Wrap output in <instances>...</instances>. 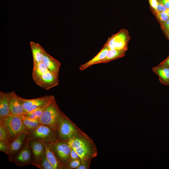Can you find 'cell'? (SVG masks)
<instances>
[{
  "mask_svg": "<svg viewBox=\"0 0 169 169\" xmlns=\"http://www.w3.org/2000/svg\"><path fill=\"white\" fill-rule=\"evenodd\" d=\"M67 141L70 147L79 155L82 164L90 165L91 159L97 156L95 143L84 133L74 136Z\"/></svg>",
  "mask_w": 169,
  "mask_h": 169,
  "instance_id": "1",
  "label": "cell"
},
{
  "mask_svg": "<svg viewBox=\"0 0 169 169\" xmlns=\"http://www.w3.org/2000/svg\"><path fill=\"white\" fill-rule=\"evenodd\" d=\"M59 75L49 71L43 62L33 64L32 77L35 84L46 90L58 85Z\"/></svg>",
  "mask_w": 169,
  "mask_h": 169,
  "instance_id": "2",
  "label": "cell"
},
{
  "mask_svg": "<svg viewBox=\"0 0 169 169\" xmlns=\"http://www.w3.org/2000/svg\"><path fill=\"white\" fill-rule=\"evenodd\" d=\"M0 120V125L6 131L11 143L22 132H29L23 125L20 116L10 114Z\"/></svg>",
  "mask_w": 169,
  "mask_h": 169,
  "instance_id": "3",
  "label": "cell"
},
{
  "mask_svg": "<svg viewBox=\"0 0 169 169\" xmlns=\"http://www.w3.org/2000/svg\"><path fill=\"white\" fill-rule=\"evenodd\" d=\"M84 133L62 112L58 119L56 132L58 140L67 141Z\"/></svg>",
  "mask_w": 169,
  "mask_h": 169,
  "instance_id": "4",
  "label": "cell"
},
{
  "mask_svg": "<svg viewBox=\"0 0 169 169\" xmlns=\"http://www.w3.org/2000/svg\"><path fill=\"white\" fill-rule=\"evenodd\" d=\"M61 112L54 99L47 106L39 121L41 124L47 125L56 133L58 119Z\"/></svg>",
  "mask_w": 169,
  "mask_h": 169,
  "instance_id": "5",
  "label": "cell"
},
{
  "mask_svg": "<svg viewBox=\"0 0 169 169\" xmlns=\"http://www.w3.org/2000/svg\"><path fill=\"white\" fill-rule=\"evenodd\" d=\"M28 136L30 138L49 144L58 140L56 133L49 126L42 124L30 131Z\"/></svg>",
  "mask_w": 169,
  "mask_h": 169,
  "instance_id": "6",
  "label": "cell"
},
{
  "mask_svg": "<svg viewBox=\"0 0 169 169\" xmlns=\"http://www.w3.org/2000/svg\"><path fill=\"white\" fill-rule=\"evenodd\" d=\"M130 39L128 31L125 29H121L118 33L108 38L104 45L109 49H128V44Z\"/></svg>",
  "mask_w": 169,
  "mask_h": 169,
  "instance_id": "7",
  "label": "cell"
},
{
  "mask_svg": "<svg viewBox=\"0 0 169 169\" xmlns=\"http://www.w3.org/2000/svg\"><path fill=\"white\" fill-rule=\"evenodd\" d=\"M49 144L57 157L65 168L70 161L71 148L67 141L58 140Z\"/></svg>",
  "mask_w": 169,
  "mask_h": 169,
  "instance_id": "8",
  "label": "cell"
},
{
  "mask_svg": "<svg viewBox=\"0 0 169 169\" xmlns=\"http://www.w3.org/2000/svg\"><path fill=\"white\" fill-rule=\"evenodd\" d=\"M18 166L32 164V156L28 135L26 141L21 150L16 155L9 159Z\"/></svg>",
  "mask_w": 169,
  "mask_h": 169,
  "instance_id": "9",
  "label": "cell"
},
{
  "mask_svg": "<svg viewBox=\"0 0 169 169\" xmlns=\"http://www.w3.org/2000/svg\"><path fill=\"white\" fill-rule=\"evenodd\" d=\"M17 97L23 105L26 114L38 107L48 104L54 99L53 95H45L31 99H25L18 95Z\"/></svg>",
  "mask_w": 169,
  "mask_h": 169,
  "instance_id": "10",
  "label": "cell"
},
{
  "mask_svg": "<svg viewBox=\"0 0 169 169\" xmlns=\"http://www.w3.org/2000/svg\"><path fill=\"white\" fill-rule=\"evenodd\" d=\"M29 140L32 153V164L39 168L42 159L45 154L44 146L40 141L30 138Z\"/></svg>",
  "mask_w": 169,
  "mask_h": 169,
  "instance_id": "11",
  "label": "cell"
},
{
  "mask_svg": "<svg viewBox=\"0 0 169 169\" xmlns=\"http://www.w3.org/2000/svg\"><path fill=\"white\" fill-rule=\"evenodd\" d=\"M28 134L25 132H22L11 143L6 153L9 159L21 150L26 141Z\"/></svg>",
  "mask_w": 169,
  "mask_h": 169,
  "instance_id": "12",
  "label": "cell"
},
{
  "mask_svg": "<svg viewBox=\"0 0 169 169\" xmlns=\"http://www.w3.org/2000/svg\"><path fill=\"white\" fill-rule=\"evenodd\" d=\"M9 108L11 114L12 115L20 116L26 114L23 105L18 100L17 95L14 91L11 92Z\"/></svg>",
  "mask_w": 169,
  "mask_h": 169,
  "instance_id": "13",
  "label": "cell"
},
{
  "mask_svg": "<svg viewBox=\"0 0 169 169\" xmlns=\"http://www.w3.org/2000/svg\"><path fill=\"white\" fill-rule=\"evenodd\" d=\"M42 142L44 146L46 157L53 166L54 169L64 168V166L57 157L50 145L46 142Z\"/></svg>",
  "mask_w": 169,
  "mask_h": 169,
  "instance_id": "14",
  "label": "cell"
},
{
  "mask_svg": "<svg viewBox=\"0 0 169 169\" xmlns=\"http://www.w3.org/2000/svg\"><path fill=\"white\" fill-rule=\"evenodd\" d=\"M11 92H0V119L11 114L9 101Z\"/></svg>",
  "mask_w": 169,
  "mask_h": 169,
  "instance_id": "15",
  "label": "cell"
},
{
  "mask_svg": "<svg viewBox=\"0 0 169 169\" xmlns=\"http://www.w3.org/2000/svg\"><path fill=\"white\" fill-rule=\"evenodd\" d=\"M109 49L107 46L104 45L97 54L90 61L81 65L79 68V69L83 70L93 65L99 64L101 61L105 58Z\"/></svg>",
  "mask_w": 169,
  "mask_h": 169,
  "instance_id": "16",
  "label": "cell"
},
{
  "mask_svg": "<svg viewBox=\"0 0 169 169\" xmlns=\"http://www.w3.org/2000/svg\"><path fill=\"white\" fill-rule=\"evenodd\" d=\"M43 62L49 71L55 74L59 75L60 63L46 51L44 54Z\"/></svg>",
  "mask_w": 169,
  "mask_h": 169,
  "instance_id": "17",
  "label": "cell"
},
{
  "mask_svg": "<svg viewBox=\"0 0 169 169\" xmlns=\"http://www.w3.org/2000/svg\"><path fill=\"white\" fill-rule=\"evenodd\" d=\"M30 45L32 54L33 64L43 62L46 51L39 44L34 42H30Z\"/></svg>",
  "mask_w": 169,
  "mask_h": 169,
  "instance_id": "18",
  "label": "cell"
},
{
  "mask_svg": "<svg viewBox=\"0 0 169 169\" xmlns=\"http://www.w3.org/2000/svg\"><path fill=\"white\" fill-rule=\"evenodd\" d=\"M152 70L159 77L160 82L162 84L169 85V68L159 64L153 67Z\"/></svg>",
  "mask_w": 169,
  "mask_h": 169,
  "instance_id": "19",
  "label": "cell"
},
{
  "mask_svg": "<svg viewBox=\"0 0 169 169\" xmlns=\"http://www.w3.org/2000/svg\"><path fill=\"white\" fill-rule=\"evenodd\" d=\"M127 50V49L120 50L109 49L105 58L101 61L99 64L107 63L122 57L125 55L126 52Z\"/></svg>",
  "mask_w": 169,
  "mask_h": 169,
  "instance_id": "20",
  "label": "cell"
},
{
  "mask_svg": "<svg viewBox=\"0 0 169 169\" xmlns=\"http://www.w3.org/2000/svg\"><path fill=\"white\" fill-rule=\"evenodd\" d=\"M20 117L23 125L29 132L41 124L39 120L31 119L24 115Z\"/></svg>",
  "mask_w": 169,
  "mask_h": 169,
  "instance_id": "21",
  "label": "cell"
},
{
  "mask_svg": "<svg viewBox=\"0 0 169 169\" xmlns=\"http://www.w3.org/2000/svg\"><path fill=\"white\" fill-rule=\"evenodd\" d=\"M48 104H49L38 107L32 111L24 115L31 119L39 120L45 109Z\"/></svg>",
  "mask_w": 169,
  "mask_h": 169,
  "instance_id": "22",
  "label": "cell"
},
{
  "mask_svg": "<svg viewBox=\"0 0 169 169\" xmlns=\"http://www.w3.org/2000/svg\"><path fill=\"white\" fill-rule=\"evenodd\" d=\"M153 11L160 24L164 23L169 18L166 11L158 12L155 10Z\"/></svg>",
  "mask_w": 169,
  "mask_h": 169,
  "instance_id": "23",
  "label": "cell"
},
{
  "mask_svg": "<svg viewBox=\"0 0 169 169\" xmlns=\"http://www.w3.org/2000/svg\"><path fill=\"white\" fill-rule=\"evenodd\" d=\"M0 141L6 142L9 145L11 143L10 138L4 128L0 125Z\"/></svg>",
  "mask_w": 169,
  "mask_h": 169,
  "instance_id": "24",
  "label": "cell"
},
{
  "mask_svg": "<svg viewBox=\"0 0 169 169\" xmlns=\"http://www.w3.org/2000/svg\"><path fill=\"white\" fill-rule=\"evenodd\" d=\"M39 168L44 169H54L53 166L47 159L45 154L42 159Z\"/></svg>",
  "mask_w": 169,
  "mask_h": 169,
  "instance_id": "25",
  "label": "cell"
},
{
  "mask_svg": "<svg viewBox=\"0 0 169 169\" xmlns=\"http://www.w3.org/2000/svg\"><path fill=\"white\" fill-rule=\"evenodd\" d=\"M82 164L80 159L71 160L65 166V168L67 169H76Z\"/></svg>",
  "mask_w": 169,
  "mask_h": 169,
  "instance_id": "26",
  "label": "cell"
},
{
  "mask_svg": "<svg viewBox=\"0 0 169 169\" xmlns=\"http://www.w3.org/2000/svg\"><path fill=\"white\" fill-rule=\"evenodd\" d=\"M9 145L6 142L0 141V151L6 154L8 151Z\"/></svg>",
  "mask_w": 169,
  "mask_h": 169,
  "instance_id": "27",
  "label": "cell"
},
{
  "mask_svg": "<svg viewBox=\"0 0 169 169\" xmlns=\"http://www.w3.org/2000/svg\"><path fill=\"white\" fill-rule=\"evenodd\" d=\"M70 158V161L71 160L80 159L79 155L72 148H71Z\"/></svg>",
  "mask_w": 169,
  "mask_h": 169,
  "instance_id": "28",
  "label": "cell"
},
{
  "mask_svg": "<svg viewBox=\"0 0 169 169\" xmlns=\"http://www.w3.org/2000/svg\"><path fill=\"white\" fill-rule=\"evenodd\" d=\"M158 2V4L155 10L158 12L166 11L167 9L160 2Z\"/></svg>",
  "mask_w": 169,
  "mask_h": 169,
  "instance_id": "29",
  "label": "cell"
},
{
  "mask_svg": "<svg viewBox=\"0 0 169 169\" xmlns=\"http://www.w3.org/2000/svg\"><path fill=\"white\" fill-rule=\"evenodd\" d=\"M161 28L169 32V18L166 21L160 24Z\"/></svg>",
  "mask_w": 169,
  "mask_h": 169,
  "instance_id": "30",
  "label": "cell"
},
{
  "mask_svg": "<svg viewBox=\"0 0 169 169\" xmlns=\"http://www.w3.org/2000/svg\"><path fill=\"white\" fill-rule=\"evenodd\" d=\"M150 6L153 9V10H155L158 4V2L157 0H149Z\"/></svg>",
  "mask_w": 169,
  "mask_h": 169,
  "instance_id": "31",
  "label": "cell"
},
{
  "mask_svg": "<svg viewBox=\"0 0 169 169\" xmlns=\"http://www.w3.org/2000/svg\"><path fill=\"white\" fill-rule=\"evenodd\" d=\"M159 64L169 68V55L166 59L161 62Z\"/></svg>",
  "mask_w": 169,
  "mask_h": 169,
  "instance_id": "32",
  "label": "cell"
},
{
  "mask_svg": "<svg viewBox=\"0 0 169 169\" xmlns=\"http://www.w3.org/2000/svg\"><path fill=\"white\" fill-rule=\"evenodd\" d=\"M160 2L167 9H169V0H157Z\"/></svg>",
  "mask_w": 169,
  "mask_h": 169,
  "instance_id": "33",
  "label": "cell"
},
{
  "mask_svg": "<svg viewBox=\"0 0 169 169\" xmlns=\"http://www.w3.org/2000/svg\"><path fill=\"white\" fill-rule=\"evenodd\" d=\"M89 165L82 164L76 169H87L89 168Z\"/></svg>",
  "mask_w": 169,
  "mask_h": 169,
  "instance_id": "34",
  "label": "cell"
},
{
  "mask_svg": "<svg viewBox=\"0 0 169 169\" xmlns=\"http://www.w3.org/2000/svg\"><path fill=\"white\" fill-rule=\"evenodd\" d=\"M165 35L169 40V32L164 29H162Z\"/></svg>",
  "mask_w": 169,
  "mask_h": 169,
  "instance_id": "35",
  "label": "cell"
},
{
  "mask_svg": "<svg viewBox=\"0 0 169 169\" xmlns=\"http://www.w3.org/2000/svg\"><path fill=\"white\" fill-rule=\"evenodd\" d=\"M166 12L167 13L168 15L169 16V9H167V10Z\"/></svg>",
  "mask_w": 169,
  "mask_h": 169,
  "instance_id": "36",
  "label": "cell"
}]
</instances>
